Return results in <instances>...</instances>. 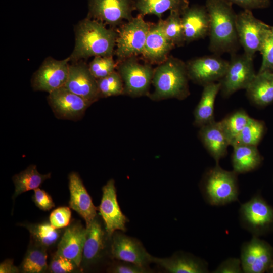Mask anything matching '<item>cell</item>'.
Here are the masks:
<instances>
[{
    "label": "cell",
    "mask_w": 273,
    "mask_h": 273,
    "mask_svg": "<svg viewBox=\"0 0 273 273\" xmlns=\"http://www.w3.org/2000/svg\"><path fill=\"white\" fill-rule=\"evenodd\" d=\"M272 30H273V26H272Z\"/></svg>",
    "instance_id": "bcb514c9"
},
{
    "label": "cell",
    "mask_w": 273,
    "mask_h": 273,
    "mask_svg": "<svg viewBox=\"0 0 273 273\" xmlns=\"http://www.w3.org/2000/svg\"><path fill=\"white\" fill-rule=\"evenodd\" d=\"M155 263L169 273H207V263L193 255L177 252L169 257L159 258L151 255Z\"/></svg>",
    "instance_id": "603a6c76"
},
{
    "label": "cell",
    "mask_w": 273,
    "mask_h": 273,
    "mask_svg": "<svg viewBox=\"0 0 273 273\" xmlns=\"http://www.w3.org/2000/svg\"><path fill=\"white\" fill-rule=\"evenodd\" d=\"M32 199L35 205L41 210L49 211L55 206L52 197L39 188L34 190Z\"/></svg>",
    "instance_id": "60d3db41"
},
{
    "label": "cell",
    "mask_w": 273,
    "mask_h": 273,
    "mask_svg": "<svg viewBox=\"0 0 273 273\" xmlns=\"http://www.w3.org/2000/svg\"><path fill=\"white\" fill-rule=\"evenodd\" d=\"M135 10L139 14L155 15L159 19L167 11H178L181 13L189 6L188 0H133Z\"/></svg>",
    "instance_id": "83f0119b"
},
{
    "label": "cell",
    "mask_w": 273,
    "mask_h": 273,
    "mask_svg": "<svg viewBox=\"0 0 273 273\" xmlns=\"http://www.w3.org/2000/svg\"><path fill=\"white\" fill-rule=\"evenodd\" d=\"M47 250L35 244L28 247L20 266V270L25 273L44 272L49 268L47 264Z\"/></svg>",
    "instance_id": "4dcf8cb0"
},
{
    "label": "cell",
    "mask_w": 273,
    "mask_h": 273,
    "mask_svg": "<svg viewBox=\"0 0 273 273\" xmlns=\"http://www.w3.org/2000/svg\"><path fill=\"white\" fill-rule=\"evenodd\" d=\"M69 62V57L61 60L51 57L46 58L32 75L31 84L33 89L50 93L64 86L68 76Z\"/></svg>",
    "instance_id": "7c38bea8"
},
{
    "label": "cell",
    "mask_w": 273,
    "mask_h": 273,
    "mask_svg": "<svg viewBox=\"0 0 273 273\" xmlns=\"http://www.w3.org/2000/svg\"><path fill=\"white\" fill-rule=\"evenodd\" d=\"M78 268L71 260L55 253L49 266L52 273H69Z\"/></svg>",
    "instance_id": "ab89813d"
},
{
    "label": "cell",
    "mask_w": 273,
    "mask_h": 273,
    "mask_svg": "<svg viewBox=\"0 0 273 273\" xmlns=\"http://www.w3.org/2000/svg\"><path fill=\"white\" fill-rule=\"evenodd\" d=\"M116 70L124 84V94L131 97L146 95L152 83L154 69L151 64L140 63L136 57L117 62Z\"/></svg>",
    "instance_id": "8992f818"
},
{
    "label": "cell",
    "mask_w": 273,
    "mask_h": 273,
    "mask_svg": "<svg viewBox=\"0 0 273 273\" xmlns=\"http://www.w3.org/2000/svg\"><path fill=\"white\" fill-rule=\"evenodd\" d=\"M70 192L69 207L75 211L85 220L87 226L97 216V208L79 175L75 172L68 176Z\"/></svg>",
    "instance_id": "ffe728a7"
},
{
    "label": "cell",
    "mask_w": 273,
    "mask_h": 273,
    "mask_svg": "<svg viewBox=\"0 0 273 273\" xmlns=\"http://www.w3.org/2000/svg\"><path fill=\"white\" fill-rule=\"evenodd\" d=\"M124 232L116 231L112 236L111 254L112 259L127 261L149 267L151 257L142 243Z\"/></svg>",
    "instance_id": "2e32d148"
},
{
    "label": "cell",
    "mask_w": 273,
    "mask_h": 273,
    "mask_svg": "<svg viewBox=\"0 0 273 273\" xmlns=\"http://www.w3.org/2000/svg\"><path fill=\"white\" fill-rule=\"evenodd\" d=\"M249 100L260 107L273 102V71H265L256 74L246 89Z\"/></svg>",
    "instance_id": "d4e9b609"
},
{
    "label": "cell",
    "mask_w": 273,
    "mask_h": 273,
    "mask_svg": "<svg viewBox=\"0 0 273 273\" xmlns=\"http://www.w3.org/2000/svg\"><path fill=\"white\" fill-rule=\"evenodd\" d=\"M22 225L29 231L34 244L46 249L58 243L62 235L61 229L55 228L50 222Z\"/></svg>",
    "instance_id": "f546056e"
},
{
    "label": "cell",
    "mask_w": 273,
    "mask_h": 273,
    "mask_svg": "<svg viewBox=\"0 0 273 273\" xmlns=\"http://www.w3.org/2000/svg\"><path fill=\"white\" fill-rule=\"evenodd\" d=\"M250 117L244 110L240 109L219 121L230 145L247 124Z\"/></svg>",
    "instance_id": "836d02e7"
},
{
    "label": "cell",
    "mask_w": 273,
    "mask_h": 273,
    "mask_svg": "<svg viewBox=\"0 0 273 273\" xmlns=\"http://www.w3.org/2000/svg\"><path fill=\"white\" fill-rule=\"evenodd\" d=\"M102 196L98 208L103 220L106 231L110 237L116 231L125 232L128 218L122 213L117 198L113 179H109L102 189Z\"/></svg>",
    "instance_id": "9a60e30c"
},
{
    "label": "cell",
    "mask_w": 273,
    "mask_h": 273,
    "mask_svg": "<svg viewBox=\"0 0 273 273\" xmlns=\"http://www.w3.org/2000/svg\"><path fill=\"white\" fill-rule=\"evenodd\" d=\"M214 273H241L243 272L241 260L236 258H230L222 262L213 271Z\"/></svg>",
    "instance_id": "b9f144b4"
},
{
    "label": "cell",
    "mask_w": 273,
    "mask_h": 273,
    "mask_svg": "<svg viewBox=\"0 0 273 273\" xmlns=\"http://www.w3.org/2000/svg\"><path fill=\"white\" fill-rule=\"evenodd\" d=\"M97 83L100 98L124 94L123 82L117 70L105 77L97 79Z\"/></svg>",
    "instance_id": "e575fe53"
},
{
    "label": "cell",
    "mask_w": 273,
    "mask_h": 273,
    "mask_svg": "<svg viewBox=\"0 0 273 273\" xmlns=\"http://www.w3.org/2000/svg\"><path fill=\"white\" fill-rule=\"evenodd\" d=\"M237 174L225 170L216 164L206 171L200 184L202 194L209 204L223 206L237 201L239 186Z\"/></svg>",
    "instance_id": "277c9868"
},
{
    "label": "cell",
    "mask_w": 273,
    "mask_h": 273,
    "mask_svg": "<svg viewBox=\"0 0 273 273\" xmlns=\"http://www.w3.org/2000/svg\"><path fill=\"white\" fill-rule=\"evenodd\" d=\"M271 27L254 17L251 10L244 9L237 14V32L244 53L253 58Z\"/></svg>",
    "instance_id": "ba28073f"
},
{
    "label": "cell",
    "mask_w": 273,
    "mask_h": 273,
    "mask_svg": "<svg viewBox=\"0 0 273 273\" xmlns=\"http://www.w3.org/2000/svg\"><path fill=\"white\" fill-rule=\"evenodd\" d=\"M86 228L80 222L70 223L62 233L55 254L71 260L78 267L81 265Z\"/></svg>",
    "instance_id": "d6986e66"
},
{
    "label": "cell",
    "mask_w": 273,
    "mask_h": 273,
    "mask_svg": "<svg viewBox=\"0 0 273 273\" xmlns=\"http://www.w3.org/2000/svg\"><path fill=\"white\" fill-rule=\"evenodd\" d=\"M201 99L194 111V123L202 126L214 120V104L220 90V83L214 82L203 86Z\"/></svg>",
    "instance_id": "484cf974"
},
{
    "label": "cell",
    "mask_w": 273,
    "mask_h": 273,
    "mask_svg": "<svg viewBox=\"0 0 273 273\" xmlns=\"http://www.w3.org/2000/svg\"><path fill=\"white\" fill-rule=\"evenodd\" d=\"M87 17L116 28L133 18V0H88Z\"/></svg>",
    "instance_id": "52a82bcc"
},
{
    "label": "cell",
    "mask_w": 273,
    "mask_h": 273,
    "mask_svg": "<svg viewBox=\"0 0 273 273\" xmlns=\"http://www.w3.org/2000/svg\"><path fill=\"white\" fill-rule=\"evenodd\" d=\"M51 173H40L35 165H30L25 170L15 174L12 178L15 186L13 199L30 190H34L39 187L46 180L50 179Z\"/></svg>",
    "instance_id": "f1b7e54d"
},
{
    "label": "cell",
    "mask_w": 273,
    "mask_h": 273,
    "mask_svg": "<svg viewBox=\"0 0 273 273\" xmlns=\"http://www.w3.org/2000/svg\"><path fill=\"white\" fill-rule=\"evenodd\" d=\"M235 4L244 9L251 10L263 9L268 7L270 4V0H226Z\"/></svg>",
    "instance_id": "7bdbcfd3"
},
{
    "label": "cell",
    "mask_w": 273,
    "mask_h": 273,
    "mask_svg": "<svg viewBox=\"0 0 273 273\" xmlns=\"http://www.w3.org/2000/svg\"><path fill=\"white\" fill-rule=\"evenodd\" d=\"M189 79L186 63L169 56L154 69L152 83L154 90L150 97L155 100L183 99L189 95Z\"/></svg>",
    "instance_id": "3957f363"
},
{
    "label": "cell",
    "mask_w": 273,
    "mask_h": 273,
    "mask_svg": "<svg viewBox=\"0 0 273 273\" xmlns=\"http://www.w3.org/2000/svg\"><path fill=\"white\" fill-rule=\"evenodd\" d=\"M259 52L262 56V61L258 72L273 71V30H270L265 37Z\"/></svg>",
    "instance_id": "8d00e7d4"
},
{
    "label": "cell",
    "mask_w": 273,
    "mask_h": 273,
    "mask_svg": "<svg viewBox=\"0 0 273 273\" xmlns=\"http://www.w3.org/2000/svg\"><path fill=\"white\" fill-rule=\"evenodd\" d=\"M253 60L244 53L232 54L226 72L219 81L220 91L223 97L248 87L256 74Z\"/></svg>",
    "instance_id": "9c48e42d"
},
{
    "label": "cell",
    "mask_w": 273,
    "mask_h": 273,
    "mask_svg": "<svg viewBox=\"0 0 273 273\" xmlns=\"http://www.w3.org/2000/svg\"><path fill=\"white\" fill-rule=\"evenodd\" d=\"M86 228L81 265L88 268L100 263L107 255L111 257L112 237L108 235L98 216Z\"/></svg>",
    "instance_id": "8fae6325"
},
{
    "label": "cell",
    "mask_w": 273,
    "mask_h": 273,
    "mask_svg": "<svg viewBox=\"0 0 273 273\" xmlns=\"http://www.w3.org/2000/svg\"><path fill=\"white\" fill-rule=\"evenodd\" d=\"M48 102L58 119L78 121L91 105L64 86L49 93Z\"/></svg>",
    "instance_id": "4fadbf2b"
},
{
    "label": "cell",
    "mask_w": 273,
    "mask_h": 273,
    "mask_svg": "<svg viewBox=\"0 0 273 273\" xmlns=\"http://www.w3.org/2000/svg\"><path fill=\"white\" fill-rule=\"evenodd\" d=\"M263 121L250 117L247 124L234 140L231 145H248L257 146L265 132Z\"/></svg>",
    "instance_id": "1f68e13d"
},
{
    "label": "cell",
    "mask_w": 273,
    "mask_h": 273,
    "mask_svg": "<svg viewBox=\"0 0 273 273\" xmlns=\"http://www.w3.org/2000/svg\"><path fill=\"white\" fill-rule=\"evenodd\" d=\"M19 271L20 269L14 265L13 260L6 259L0 264L1 273H17Z\"/></svg>",
    "instance_id": "ee69618b"
},
{
    "label": "cell",
    "mask_w": 273,
    "mask_h": 273,
    "mask_svg": "<svg viewBox=\"0 0 273 273\" xmlns=\"http://www.w3.org/2000/svg\"><path fill=\"white\" fill-rule=\"evenodd\" d=\"M71 211L70 207L62 206L54 210L49 216V222L55 228L61 229L70 224Z\"/></svg>",
    "instance_id": "f35d334b"
},
{
    "label": "cell",
    "mask_w": 273,
    "mask_h": 273,
    "mask_svg": "<svg viewBox=\"0 0 273 273\" xmlns=\"http://www.w3.org/2000/svg\"><path fill=\"white\" fill-rule=\"evenodd\" d=\"M151 24L139 14L117 28V36L114 55L117 62L142 55Z\"/></svg>",
    "instance_id": "5b68a950"
},
{
    "label": "cell",
    "mask_w": 273,
    "mask_h": 273,
    "mask_svg": "<svg viewBox=\"0 0 273 273\" xmlns=\"http://www.w3.org/2000/svg\"><path fill=\"white\" fill-rule=\"evenodd\" d=\"M199 136L209 154L218 164L220 159L227 154L230 146L219 122L214 121L201 126Z\"/></svg>",
    "instance_id": "cb8c5ba5"
},
{
    "label": "cell",
    "mask_w": 273,
    "mask_h": 273,
    "mask_svg": "<svg viewBox=\"0 0 273 273\" xmlns=\"http://www.w3.org/2000/svg\"><path fill=\"white\" fill-rule=\"evenodd\" d=\"M174 47L165 35L159 20L150 25L142 55L148 63L159 64L167 59Z\"/></svg>",
    "instance_id": "7402d4cb"
},
{
    "label": "cell",
    "mask_w": 273,
    "mask_h": 273,
    "mask_svg": "<svg viewBox=\"0 0 273 273\" xmlns=\"http://www.w3.org/2000/svg\"><path fill=\"white\" fill-rule=\"evenodd\" d=\"M181 14L179 11L172 10L165 20L159 19L165 35L175 47H181L186 43Z\"/></svg>",
    "instance_id": "d6a6232c"
},
{
    "label": "cell",
    "mask_w": 273,
    "mask_h": 273,
    "mask_svg": "<svg viewBox=\"0 0 273 273\" xmlns=\"http://www.w3.org/2000/svg\"><path fill=\"white\" fill-rule=\"evenodd\" d=\"M268 271L270 272H273V261L270 265Z\"/></svg>",
    "instance_id": "f6af8a7d"
},
{
    "label": "cell",
    "mask_w": 273,
    "mask_h": 273,
    "mask_svg": "<svg viewBox=\"0 0 273 273\" xmlns=\"http://www.w3.org/2000/svg\"><path fill=\"white\" fill-rule=\"evenodd\" d=\"M112 273H149L153 270L150 267H145L133 263L116 260L107 269Z\"/></svg>",
    "instance_id": "74e56055"
},
{
    "label": "cell",
    "mask_w": 273,
    "mask_h": 273,
    "mask_svg": "<svg viewBox=\"0 0 273 273\" xmlns=\"http://www.w3.org/2000/svg\"><path fill=\"white\" fill-rule=\"evenodd\" d=\"M233 4L226 0H206L209 17V49L215 55L235 53L240 44L238 37L237 14Z\"/></svg>",
    "instance_id": "7a4b0ae2"
},
{
    "label": "cell",
    "mask_w": 273,
    "mask_h": 273,
    "mask_svg": "<svg viewBox=\"0 0 273 273\" xmlns=\"http://www.w3.org/2000/svg\"><path fill=\"white\" fill-rule=\"evenodd\" d=\"M117 65L112 55L94 57L88 66L90 73L97 80L116 70Z\"/></svg>",
    "instance_id": "d590c367"
},
{
    "label": "cell",
    "mask_w": 273,
    "mask_h": 273,
    "mask_svg": "<svg viewBox=\"0 0 273 273\" xmlns=\"http://www.w3.org/2000/svg\"><path fill=\"white\" fill-rule=\"evenodd\" d=\"M64 86L90 104L100 98L97 80L90 73L88 64L83 60L70 64L68 76Z\"/></svg>",
    "instance_id": "ac0fdd59"
},
{
    "label": "cell",
    "mask_w": 273,
    "mask_h": 273,
    "mask_svg": "<svg viewBox=\"0 0 273 273\" xmlns=\"http://www.w3.org/2000/svg\"><path fill=\"white\" fill-rule=\"evenodd\" d=\"M240 260L243 272L263 273L268 271L273 261V249L256 236L243 244Z\"/></svg>",
    "instance_id": "e0dca14e"
},
{
    "label": "cell",
    "mask_w": 273,
    "mask_h": 273,
    "mask_svg": "<svg viewBox=\"0 0 273 273\" xmlns=\"http://www.w3.org/2000/svg\"><path fill=\"white\" fill-rule=\"evenodd\" d=\"M75 46L69 57L77 62L90 57L113 56L117 36V29L109 27L86 17L74 27Z\"/></svg>",
    "instance_id": "6da1fadb"
},
{
    "label": "cell",
    "mask_w": 273,
    "mask_h": 273,
    "mask_svg": "<svg viewBox=\"0 0 273 273\" xmlns=\"http://www.w3.org/2000/svg\"><path fill=\"white\" fill-rule=\"evenodd\" d=\"M181 18L186 43L208 35L209 17L205 6H189L182 12Z\"/></svg>",
    "instance_id": "44dd1931"
},
{
    "label": "cell",
    "mask_w": 273,
    "mask_h": 273,
    "mask_svg": "<svg viewBox=\"0 0 273 273\" xmlns=\"http://www.w3.org/2000/svg\"><path fill=\"white\" fill-rule=\"evenodd\" d=\"M186 64L189 79L204 86L220 81L226 72L229 61L216 55L195 58Z\"/></svg>",
    "instance_id": "5bb4252c"
},
{
    "label": "cell",
    "mask_w": 273,
    "mask_h": 273,
    "mask_svg": "<svg viewBox=\"0 0 273 273\" xmlns=\"http://www.w3.org/2000/svg\"><path fill=\"white\" fill-rule=\"evenodd\" d=\"M233 147L232 164L237 174L253 171L261 165L263 158L257 146L237 145Z\"/></svg>",
    "instance_id": "4316f807"
},
{
    "label": "cell",
    "mask_w": 273,
    "mask_h": 273,
    "mask_svg": "<svg viewBox=\"0 0 273 273\" xmlns=\"http://www.w3.org/2000/svg\"><path fill=\"white\" fill-rule=\"evenodd\" d=\"M239 214L242 227L254 236L263 234L273 225V208L259 195L242 204Z\"/></svg>",
    "instance_id": "30bf717a"
}]
</instances>
